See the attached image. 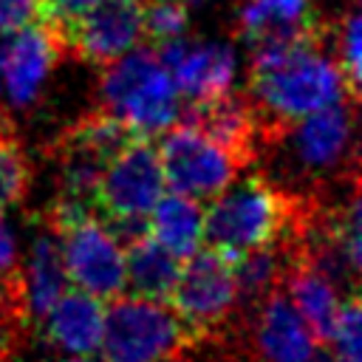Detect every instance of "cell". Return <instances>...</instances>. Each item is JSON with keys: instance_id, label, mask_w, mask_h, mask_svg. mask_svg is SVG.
Wrapping results in <instances>:
<instances>
[{"instance_id": "obj_11", "label": "cell", "mask_w": 362, "mask_h": 362, "mask_svg": "<svg viewBox=\"0 0 362 362\" xmlns=\"http://www.w3.org/2000/svg\"><path fill=\"white\" fill-rule=\"evenodd\" d=\"M158 48L167 74L173 76L178 93H184L187 99L204 102L232 90V82L238 76V57L229 42H192L175 37Z\"/></svg>"}, {"instance_id": "obj_3", "label": "cell", "mask_w": 362, "mask_h": 362, "mask_svg": "<svg viewBox=\"0 0 362 362\" xmlns=\"http://www.w3.org/2000/svg\"><path fill=\"white\" fill-rule=\"evenodd\" d=\"M291 223V201L263 178L249 175L212 195V204L204 209V240L209 249L235 257L280 240Z\"/></svg>"}, {"instance_id": "obj_9", "label": "cell", "mask_w": 362, "mask_h": 362, "mask_svg": "<svg viewBox=\"0 0 362 362\" xmlns=\"http://www.w3.org/2000/svg\"><path fill=\"white\" fill-rule=\"evenodd\" d=\"M354 147V99H339L286 124L283 156L305 175H322L342 167Z\"/></svg>"}, {"instance_id": "obj_23", "label": "cell", "mask_w": 362, "mask_h": 362, "mask_svg": "<svg viewBox=\"0 0 362 362\" xmlns=\"http://www.w3.org/2000/svg\"><path fill=\"white\" fill-rule=\"evenodd\" d=\"M189 23L187 0H144V34L164 45L175 37H184Z\"/></svg>"}, {"instance_id": "obj_17", "label": "cell", "mask_w": 362, "mask_h": 362, "mask_svg": "<svg viewBox=\"0 0 362 362\" xmlns=\"http://www.w3.org/2000/svg\"><path fill=\"white\" fill-rule=\"evenodd\" d=\"M286 288H288V300L297 308V314L303 317V322L308 325V331L314 334L317 342H328L331 325L337 320L339 311V286L325 277L320 269L308 266L305 260H291V266L286 269Z\"/></svg>"}, {"instance_id": "obj_6", "label": "cell", "mask_w": 362, "mask_h": 362, "mask_svg": "<svg viewBox=\"0 0 362 362\" xmlns=\"http://www.w3.org/2000/svg\"><path fill=\"white\" fill-rule=\"evenodd\" d=\"M187 337L189 331L164 300L119 294L105 308L99 351L105 362H167Z\"/></svg>"}, {"instance_id": "obj_12", "label": "cell", "mask_w": 362, "mask_h": 362, "mask_svg": "<svg viewBox=\"0 0 362 362\" xmlns=\"http://www.w3.org/2000/svg\"><path fill=\"white\" fill-rule=\"evenodd\" d=\"M59 34L45 23H31L8 34V42L0 51V76L14 107H25L37 99L59 57Z\"/></svg>"}, {"instance_id": "obj_2", "label": "cell", "mask_w": 362, "mask_h": 362, "mask_svg": "<svg viewBox=\"0 0 362 362\" xmlns=\"http://www.w3.org/2000/svg\"><path fill=\"white\" fill-rule=\"evenodd\" d=\"M105 113L119 119L133 136H156L173 127L181 113V93L161 57L147 48H130L107 62L102 74Z\"/></svg>"}, {"instance_id": "obj_30", "label": "cell", "mask_w": 362, "mask_h": 362, "mask_svg": "<svg viewBox=\"0 0 362 362\" xmlns=\"http://www.w3.org/2000/svg\"><path fill=\"white\" fill-rule=\"evenodd\" d=\"M57 362H99V359H90V356H68V359H57Z\"/></svg>"}, {"instance_id": "obj_16", "label": "cell", "mask_w": 362, "mask_h": 362, "mask_svg": "<svg viewBox=\"0 0 362 362\" xmlns=\"http://www.w3.org/2000/svg\"><path fill=\"white\" fill-rule=\"evenodd\" d=\"M187 124L204 130L209 139L223 144L240 164H246L255 156L257 139L263 133L257 122V110L246 99L232 93L192 102V107L187 110Z\"/></svg>"}, {"instance_id": "obj_1", "label": "cell", "mask_w": 362, "mask_h": 362, "mask_svg": "<svg viewBox=\"0 0 362 362\" xmlns=\"http://www.w3.org/2000/svg\"><path fill=\"white\" fill-rule=\"evenodd\" d=\"M252 96L274 124H288L339 99H354L337 59L320 48L317 34L266 40L252 45Z\"/></svg>"}, {"instance_id": "obj_5", "label": "cell", "mask_w": 362, "mask_h": 362, "mask_svg": "<svg viewBox=\"0 0 362 362\" xmlns=\"http://www.w3.org/2000/svg\"><path fill=\"white\" fill-rule=\"evenodd\" d=\"M54 229L59 232V257L74 288L99 300H113L127 288L124 246L90 206L59 201Z\"/></svg>"}, {"instance_id": "obj_14", "label": "cell", "mask_w": 362, "mask_h": 362, "mask_svg": "<svg viewBox=\"0 0 362 362\" xmlns=\"http://www.w3.org/2000/svg\"><path fill=\"white\" fill-rule=\"evenodd\" d=\"M255 348L260 362H308L317 339L286 294H266L255 322Z\"/></svg>"}, {"instance_id": "obj_26", "label": "cell", "mask_w": 362, "mask_h": 362, "mask_svg": "<svg viewBox=\"0 0 362 362\" xmlns=\"http://www.w3.org/2000/svg\"><path fill=\"white\" fill-rule=\"evenodd\" d=\"M45 0H0V34H11L31 23H42Z\"/></svg>"}, {"instance_id": "obj_15", "label": "cell", "mask_w": 362, "mask_h": 362, "mask_svg": "<svg viewBox=\"0 0 362 362\" xmlns=\"http://www.w3.org/2000/svg\"><path fill=\"white\" fill-rule=\"evenodd\" d=\"M102 325H105L102 300L79 288L74 291L65 288L57 297V303L42 314L45 339L71 356H90L93 351H99Z\"/></svg>"}, {"instance_id": "obj_20", "label": "cell", "mask_w": 362, "mask_h": 362, "mask_svg": "<svg viewBox=\"0 0 362 362\" xmlns=\"http://www.w3.org/2000/svg\"><path fill=\"white\" fill-rule=\"evenodd\" d=\"M124 246V286H130L139 297L167 303L181 272V257L167 252L147 232Z\"/></svg>"}, {"instance_id": "obj_31", "label": "cell", "mask_w": 362, "mask_h": 362, "mask_svg": "<svg viewBox=\"0 0 362 362\" xmlns=\"http://www.w3.org/2000/svg\"><path fill=\"white\" fill-rule=\"evenodd\" d=\"M167 362H181V359H175V356H170V359H167Z\"/></svg>"}, {"instance_id": "obj_29", "label": "cell", "mask_w": 362, "mask_h": 362, "mask_svg": "<svg viewBox=\"0 0 362 362\" xmlns=\"http://www.w3.org/2000/svg\"><path fill=\"white\" fill-rule=\"evenodd\" d=\"M308 362H337V359H334L331 354H317V351H314V356H311Z\"/></svg>"}, {"instance_id": "obj_21", "label": "cell", "mask_w": 362, "mask_h": 362, "mask_svg": "<svg viewBox=\"0 0 362 362\" xmlns=\"http://www.w3.org/2000/svg\"><path fill=\"white\" fill-rule=\"evenodd\" d=\"M232 260V274H235V288H238V300H263L266 294H272L277 288V283L286 277V269L291 266V260L283 257V252L274 243L240 252Z\"/></svg>"}, {"instance_id": "obj_22", "label": "cell", "mask_w": 362, "mask_h": 362, "mask_svg": "<svg viewBox=\"0 0 362 362\" xmlns=\"http://www.w3.org/2000/svg\"><path fill=\"white\" fill-rule=\"evenodd\" d=\"M328 342L334 348L331 356L337 362H362V308L354 291L342 297Z\"/></svg>"}, {"instance_id": "obj_8", "label": "cell", "mask_w": 362, "mask_h": 362, "mask_svg": "<svg viewBox=\"0 0 362 362\" xmlns=\"http://www.w3.org/2000/svg\"><path fill=\"white\" fill-rule=\"evenodd\" d=\"M167 300L189 337L212 331L238 303L232 260L215 249L189 255L187 263H181L178 280Z\"/></svg>"}, {"instance_id": "obj_28", "label": "cell", "mask_w": 362, "mask_h": 362, "mask_svg": "<svg viewBox=\"0 0 362 362\" xmlns=\"http://www.w3.org/2000/svg\"><path fill=\"white\" fill-rule=\"evenodd\" d=\"M14 263H17V238L6 215L0 212V283H6L14 274Z\"/></svg>"}, {"instance_id": "obj_18", "label": "cell", "mask_w": 362, "mask_h": 362, "mask_svg": "<svg viewBox=\"0 0 362 362\" xmlns=\"http://www.w3.org/2000/svg\"><path fill=\"white\" fill-rule=\"evenodd\" d=\"M147 235L175 257L187 260L204 243V206L184 192H164L147 215Z\"/></svg>"}, {"instance_id": "obj_24", "label": "cell", "mask_w": 362, "mask_h": 362, "mask_svg": "<svg viewBox=\"0 0 362 362\" xmlns=\"http://www.w3.org/2000/svg\"><path fill=\"white\" fill-rule=\"evenodd\" d=\"M28 187V164L11 133H0V212L14 206Z\"/></svg>"}, {"instance_id": "obj_7", "label": "cell", "mask_w": 362, "mask_h": 362, "mask_svg": "<svg viewBox=\"0 0 362 362\" xmlns=\"http://www.w3.org/2000/svg\"><path fill=\"white\" fill-rule=\"evenodd\" d=\"M167 187L189 198H212L229 187L240 170V161L215 139L192 124L167 127L161 144L156 147Z\"/></svg>"}, {"instance_id": "obj_13", "label": "cell", "mask_w": 362, "mask_h": 362, "mask_svg": "<svg viewBox=\"0 0 362 362\" xmlns=\"http://www.w3.org/2000/svg\"><path fill=\"white\" fill-rule=\"evenodd\" d=\"M68 277L59 257V243L51 235H37L25 255L23 272L8 277V291L14 297V311L25 320H42V314L65 291Z\"/></svg>"}, {"instance_id": "obj_19", "label": "cell", "mask_w": 362, "mask_h": 362, "mask_svg": "<svg viewBox=\"0 0 362 362\" xmlns=\"http://www.w3.org/2000/svg\"><path fill=\"white\" fill-rule=\"evenodd\" d=\"M238 25L249 45L317 34L311 0H246L238 11Z\"/></svg>"}, {"instance_id": "obj_4", "label": "cell", "mask_w": 362, "mask_h": 362, "mask_svg": "<svg viewBox=\"0 0 362 362\" xmlns=\"http://www.w3.org/2000/svg\"><path fill=\"white\" fill-rule=\"evenodd\" d=\"M167 178L158 150L144 136H133L102 170L93 206L124 243L147 232V215L164 195Z\"/></svg>"}, {"instance_id": "obj_27", "label": "cell", "mask_w": 362, "mask_h": 362, "mask_svg": "<svg viewBox=\"0 0 362 362\" xmlns=\"http://www.w3.org/2000/svg\"><path fill=\"white\" fill-rule=\"evenodd\" d=\"M96 0H45V14L42 23L51 25L57 34H62V28L68 23H74L85 8H90Z\"/></svg>"}, {"instance_id": "obj_10", "label": "cell", "mask_w": 362, "mask_h": 362, "mask_svg": "<svg viewBox=\"0 0 362 362\" xmlns=\"http://www.w3.org/2000/svg\"><path fill=\"white\" fill-rule=\"evenodd\" d=\"M144 34V0H96L59 34L82 59L107 65L136 48Z\"/></svg>"}, {"instance_id": "obj_25", "label": "cell", "mask_w": 362, "mask_h": 362, "mask_svg": "<svg viewBox=\"0 0 362 362\" xmlns=\"http://www.w3.org/2000/svg\"><path fill=\"white\" fill-rule=\"evenodd\" d=\"M362 17L359 11H348L339 20V31H337V65L345 74L348 85L356 90L359 88V65H362V34H359Z\"/></svg>"}]
</instances>
